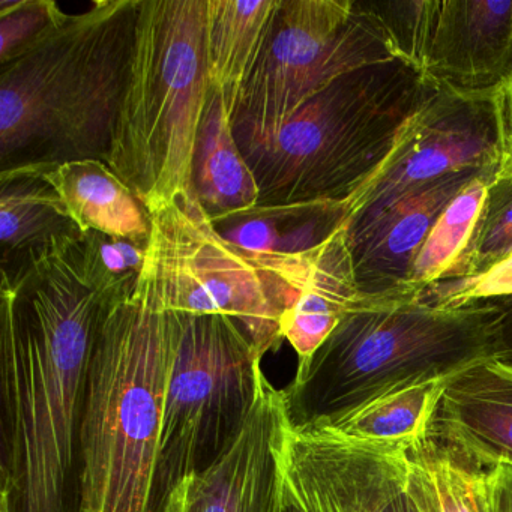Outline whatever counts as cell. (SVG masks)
I'll return each instance as SVG.
<instances>
[{"mask_svg":"<svg viewBox=\"0 0 512 512\" xmlns=\"http://www.w3.org/2000/svg\"><path fill=\"white\" fill-rule=\"evenodd\" d=\"M70 248L0 284V512H82L86 383L106 305Z\"/></svg>","mask_w":512,"mask_h":512,"instance_id":"cell-1","label":"cell"},{"mask_svg":"<svg viewBox=\"0 0 512 512\" xmlns=\"http://www.w3.org/2000/svg\"><path fill=\"white\" fill-rule=\"evenodd\" d=\"M406 286L362 296L328 340L298 362L283 389L292 427L331 424L404 386L451 379L470 365L499 358V299L442 305Z\"/></svg>","mask_w":512,"mask_h":512,"instance_id":"cell-2","label":"cell"},{"mask_svg":"<svg viewBox=\"0 0 512 512\" xmlns=\"http://www.w3.org/2000/svg\"><path fill=\"white\" fill-rule=\"evenodd\" d=\"M140 2L95 0L0 65V173L107 163Z\"/></svg>","mask_w":512,"mask_h":512,"instance_id":"cell-3","label":"cell"},{"mask_svg":"<svg viewBox=\"0 0 512 512\" xmlns=\"http://www.w3.org/2000/svg\"><path fill=\"white\" fill-rule=\"evenodd\" d=\"M437 89L406 59L338 77L274 136L239 146L259 185L257 206L350 202L385 166Z\"/></svg>","mask_w":512,"mask_h":512,"instance_id":"cell-4","label":"cell"},{"mask_svg":"<svg viewBox=\"0 0 512 512\" xmlns=\"http://www.w3.org/2000/svg\"><path fill=\"white\" fill-rule=\"evenodd\" d=\"M172 355L169 314L145 277L103 308L83 409L82 512H155Z\"/></svg>","mask_w":512,"mask_h":512,"instance_id":"cell-5","label":"cell"},{"mask_svg":"<svg viewBox=\"0 0 512 512\" xmlns=\"http://www.w3.org/2000/svg\"><path fill=\"white\" fill-rule=\"evenodd\" d=\"M206 0H142L107 164L149 214L196 202L193 170L211 85Z\"/></svg>","mask_w":512,"mask_h":512,"instance_id":"cell-6","label":"cell"},{"mask_svg":"<svg viewBox=\"0 0 512 512\" xmlns=\"http://www.w3.org/2000/svg\"><path fill=\"white\" fill-rule=\"evenodd\" d=\"M173 355L167 380L155 512L187 476L211 466L241 433L266 376L235 320L167 311Z\"/></svg>","mask_w":512,"mask_h":512,"instance_id":"cell-7","label":"cell"},{"mask_svg":"<svg viewBox=\"0 0 512 512\" xmlns=\"http://www.w3.org/2000/svg\"><path fill=\"white\" fill-rule=\"evenodd\" d=\"M151 221L143 277L164 311L230 317L262 358L281 346L296 289L271 260L227 241L199 200H178Z\"/></svg>","mask_w":512,"mask_h":512,"instance_id":"cell-8","label":"cell"},{"mask_svg":"<svg viewBox=\"0 0 512 512\" xmlns=\"http://www.w3.org/2000/svg\"><path fill=\"white\" fill-rule=\"evenodd\" d=\"M391 59L400 58L368 2L281 0L233 115L236 142L269 139L338 77Z\"/></svg>","mask_w":512,"mask_h":512,"instance_id":"cell-9","label":"cell"},{"mask_svg":"<svg viewBox=\"0 0 512 512\" xmlns=\"http://www.w3.org/2000/svg\"><path fill=\"white\" fill-rule=\"evenodd\" d=\"M506 160L500 88L466 92L439 86L385 166L350 200L347 241L409 191L461 170L503 166Z\"/></svg>","mask_w":512,"mask_h":512,"instance_id":"cell-10","label":"cell"},{"mask_svg":"<svg viewBox=\"0 0 512 512\" xmlns=\"http://www.w3.org/2000/svg\"><path fill=\"white\" fill-rule=\"evenodd\" d=\"M283 467L310 512H398L407 496L409 452L325 427L289 425Z\"/></svg>","mask_w":512,"mask_h":512,"instance_id":"cell-11","label":"cell"},{"mask_svg":"<svg viewBox=\"0 0 512 512\" xmlns=\"http://www.w3.org/2000/svg\"><path fill=\"white\" fill-rule=\"evenodd\" d=\"M289 425L283 391L265 379L232 445L211 466L182 479L160 512H278Z\"/></svg>","mask_w":512,"mask_h":512,"instance_id":"cell-12","label":"cell"},{"mask_svg":"<svg viewBox=\"0 0 512 512\" xmlns=\"http://www.w3.org/2000/svg\"><path fill=\"white\" fill-rule=\"evenodd\" d=\"M418 67L457 91L502 88L512 73V0H428Z\"/></svg>","mask_w":512,"mask_h":512,"instance_id":"cell-13","label":"cell"},{"mask_svg":"<svg viewBox=\"0 0 512 512\" xmlns=\"http://www.w3.org/2000/svg\"><path fill=\"white\" fill-rule=\"evenodd\" d=\"M482 170H461L409 191L347 241L359 293L383 295L406 286L416 256L440 214Z\"/></svg>","mask_w":512,"mask_h":512,"instance_id":"cell-14","label":"cell"},{"mask_svg":"<svg viewBox=\"0 0 512 512\" xmlns=\"http://www.w3.org/2000/svg\"><path fill=\"white\" fill-rule=\"evenodd\" d=\"M431 436L484 470L512 466V364L485 359L446 383Z\"/></svg>","mask_w":512,"mask_h":512,"instance_id":"cell-15","label":"cell"},{"mask_svg":"<svg viewBox=\"0 0 512 512\" xmlns=\"http://www.w3.org/2000/svg\"><path fill=\"white\" fill-rule=\"evenodd\" d=\"M289 280L296 296L281 320V334L295 350L298 362H304L364 296L356 287L346 226L302 254Z\"/></svg>","mask_w":512,"mask_h":512,"instance_id":"cell-16","label":"cell"},{"mask_svg":"<svg viewBox=\"0 0 512 512\" xmlns=\"http://www.w3.org/2000/svg\"><path fill=\"white\" fill-rule=\"evenodd\" d=\"M83 236L64 200L40 173H0L2 278L19 277Z\"/></svg>","mask_w":512,"mask_h":512,"instance_id":"cell-17","label":"cell"},{"mask_svg":"<svg viewBox=\"0 0 512 512\" xmlns=\"http://www.w3.org/2000/svg\"><path fill=\"white\" fill-rule=\"evenodd\" d=\"M281 0H206V65L212 91L235 115L268 43Z\"/></svg>","mask_w":512,"mask_h":512,"instance_id":"cell-18","label":"cell"},{"mask_svg":"<svg viewBox=\"0 0 512 512\" xmlns=\"http://www.w3.org/2000/svg\"><path fill=\"white\" fill-rule=\"evenodd\" d=\"M35 173L55 188L83 233L100 232L149 244L151 214L109 164L70 161Z\"/></svg>","mask_w":512,"mask_h":512,"instance_id":"cell-19","label":"cell"},{"mask_svg":"<svg viewBox=\"0 0 512 512\" xmlns=\"http://www.w3.org/2000/svg\"><path fill=\"white\" fill-rule=\"evenodd\" d=\"M193 184L212 223L259 205V185L236 142L232 110L226 98L212 89L197 139Z\"/></svg>","mask_w":512,"mask_h":512,"instance_id":"cell-20","label":"cell"},{"mask_svg":"<svg viewBox=\"0 0 512 512\" xmlns=\"http://www.w3.org/2000/svg\"><path fill=\"white\" fill-rule=\"evenodd\" d=\"M349 214L350 202L256 206L214 226L245 253L289 257L319 247L346 226Z\"/></svg>","mask_w":512,"mask_h":512,"instance_id":"cell-21","label":"cell"},{"mask_svg":"<svg viewBox=\"0 0 512 512\" xmlns=\"http://www.w3.org/2000/svg\"><path fill=\"white\" fill-rule=\"evenodd\" d=\"M448 380H427L395 389L319 427L356 442L410 452L430 437Z\"/></svg>","mask_w":512,"mask_h":512,"instance_id":"cell-22","label":"cell"},{"mask_svg":"<svg viewBox=\"0 0 512 512\" xmlns=\"http://www.w3.org/2000/svg\"><path fill=\"white\" fill-rule=\"evenodd\" d=\"M485 472L430 434L409 452L407 494L418 512H487Z\"/></svg>","mask_w":512,"mask_h":512,"instance_id":"cell-23","label":"cell"},{"mask_svg":"<svg viewBox=\"0 0 512 512\" xmlns=\"http://www.w3.org/2000/svg\"><path fill=\"white\" fill-rule=\"evenodd\" d=\"M500 167L482 170L446 206L416 256L407 284L427 292L430 287L452 280L472 242L488 190Z\"/></svg>","mask_w":512,"mask_h":512,"instance_id":"cell-24","label":"cell"},{"mask_svg":"<svg viewBox=\"0 0 512 512\" xmlns=\"http://www.w3.org/2000/svg\"><path fill=\"white\" fill-rule=\"evenodd\" d=\"M148 244L104 235L85 233L71 245L68 260L79 280L98 296L104 305L131 298L145 274Z\"/></svg>","mask_w":512,"mask_h":512,"instance_id":"cell-25","label":"cell"},{"mask_svg":"<svg viewBox=\"0 0 512 512\" xmlns=\"http://www.w3.org/2000/svg\"><path fill=\"white\" fill-rule=\"evenodd\" d=\"M512 253V161L491 182L472 242L451 281L472 280Z\"/></svg>","mask_w":512,"mask_h":512,"instance_id":"cell-26","label":"cell"},{"mask_svg":"<svg viewBox=\"0 0 512 512\" xmlns=\"http://www.w3.org/2000/svg\"><path fill=\"white\" fill-rule=\"evenodd\" d=\"M68 16L55 0H0V65L40 43Z\"/></svg>","mask_w":512,"mask_h":512,"instance_id":"cell-27","label":"cell"},{"mask_svg":"<svg viewBox=\"0 0 512 512\" xmlns=\"http://www.w3.org/2000/svg\"><path fill=\"white\" fill-rule=\"evenodd\" d=\"M428 301L458 305L470 301L512 298V253L488 269L485 274L466 281L442 283L425 292Z\"/></svg>","mask_w":512,"mask_h":512,"instance_id":"cell-28","label":"cell"},{"mask_svg":"<svg viewBox=\"0 0 512 512\" xmlns=\"http://www.w3.org/2000/svg\"><path fill=\"white\" fill-rule=\"evenodd\" d=\"M487 512H512V466L499 464L485 472Z\"/></svg>","mask_w":512,"mask_h":512,"instance_id":"cell-29","label":"cell"},{"mask_svg":"<svg viewBox=\"0 0 512 512\" xmlns=\"http://www.w3.org/2000/svg\"><path fill=\"white\" fill-rule=\"evenodd\" d=\"M505 310L502 322V338H500L499 359L512 364V298L499 299Z\"/></svg>","mask_w":512,"mask_h":512,"instance_id":"cell-30","label":"cell"},{"mask_svg":"<svg viewBox=\"0 0 512 512\" xmlns=\"http://www.w3.org/2000/svg\"><path fill=\"white\" fill-rule=\"evenodd\" d=\"M502 94L503 122H505L506 154L512 161V73L505 85L500 88Z\"/></svg>","mask_w":512,"mask_h":512,"instance_id":"cell-31","label":"cell"},{"mask_svg":"<svg viewBox=\"0 0 512 512\" xmlns=\"http://www.w3.org/2000/svg\"><path fill=\"white\" fill-rule=\"evenodd\" d=\"M278 512H310L286 475H284L283 487H281Z\"/></svg>","mask_w":512,"mask_h":512,"instance_id":"cell-32","label":"cell"},{"mask_svg":"<svg viewBox=\"0 0 512 512\" xmlns=\"http://www.w3.org/2000/svg\"><path fill=\"white\" fill-rule=\"evenodd\" d=\"M398 512H418L416 506L413 505L412 499L409 494L401 500L400 506H398Z\"/></svg>","mask_w":512,"mask_h":512,"instance_id":"cell-33","label":"cell"},{"mask_svg":"<svg viewBox=\"0 0 512 512\" xmlns=\"http://www.w3.org/2000/svg\"><path fill=\"white\" fill-rule=\"evenodd\" d=\"M509 254H511V253H509Z\"/></svg>","mask_w":512,"mask_h":512,"instance_id":"cell-34","label":"cell"}]
</instances>
